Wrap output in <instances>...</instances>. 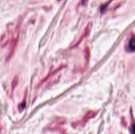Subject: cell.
Listing matches in <instances>:
<instances>
[{
	"instance_id": "6da1fadb",
	"label": "cell",
	"mask_w": 135,
	"mask_h": 134,
	"mask_svg": "<svg viewBox=\"0 0 135 134\" xmlns=\"http://www.w3.org/2000/svg\"><path fill=\"white\" fill-rule=\"evenodd\" d=\"M129 47L131 49L132 51L134 50V37H132V39L130 40V43H129Z\"/></svg>"
},
{
	"instance_id": "7a4b0ae2",
	"label": "cell",
	"mask_w": 135,
	"mask_h": 134,
	"mask_svg": "<svg viewBox=\"0 0 135 134\" xmlns=\"http://www.w3.org/2000/svg\"><path fill=\"white\" fill-rule=\"evenodd\" d=\"M1 104H0V113H1Z\"/></svg>"
}]
</instances>
